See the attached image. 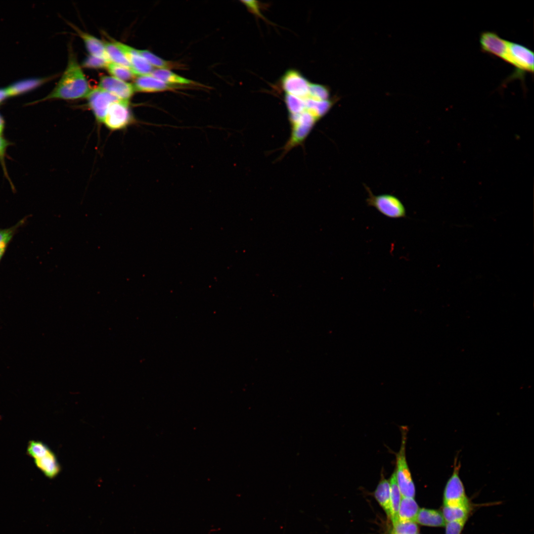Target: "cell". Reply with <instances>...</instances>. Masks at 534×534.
<instances>
[{
    "label": "cell",
    "mask_w": 534,
    "mask_h": 534,
    "mask_svg": "<svg viewBox=\"0 0 534 534\" xmlns=\"http://www.w3.org/2000/svg\"><path fill=\"white\" fill-rule=\"evenodd\" d=\"M241 2L246 6L249 10L256 16L265 19L261 11V6L258 1L242 0Z\"/></svg>",
    "instance_id": "cell-35"
},
{
    "label": "cell",
    "mask_w": 534,
    "mask_h": 534,
    "mask_svg": "<svg viewBox=\"0 0 534 534\" xmlns=\"http://www.w3.org/2000/svg\"><path fill=\"white\" fill-rule=\"evenodd\" d=\"M419 529L417 524L412 521H398L393 524L391 534H417Z\"/></svg>",
    "instance_id": "cell-31"
},
{
    "label": "cell",
    "mask_w": 534,
    "mask_h": 534,
    "mask_svg": "<svg viewBox=\"0 0 534 534\" xmlns=\"http://www.w3.org/2000/svg\"><path fill=\"white\" fill-rule=\"evenodd\" d=\"M467 520H461L446 522L445 534H461Z\"/></svg>",
    "instance_id": "cell-34"
},
{
    "label": "cell",
    "mask_w": 534,
    "mask_h": 534,
    "mask_svg": "<svg viewBox=\"0 0 534 534\" xmlns=\"http://www.w3.org/2000/svg\"><path fill=\"white\" fill-rule=\"evenodd\" d=\"M292 133L285 151H288L303 142L318 119L306 110L298 114H289Z\"/></svg>",
    "instance_id": "cell-6"
},
{
    "label": "cell",
    "mask_w": 534,
    "mask_h": 534,
    "mask_svg": "<svg viewBox=\"0 0 534 534\" xmlns=\"http://www.w3.org/2000/svg\"><path fill=\"white\" fill-rule=\"evenodd\" d=\"M8 97L6 88L0 89V104Z\"/></svg>",
    "instance_id": "cell-36"
},
{
    "label": "cell",
    "mask_w": 534,
    "mask_h": 534,
    "mask_svg": "<svg viewBox=\"0 0 534 534\" xmlns=\"http://www.w3.org/2000/svg\"><path fill=\"white\" fill-rule=\"evenodd\" d=\"M135 91L156 92L171 90L178 87L166 84L150 74L138 76L133 84Z\"/></svg>",
    "instance_id": "cell-13"
},
{
    "label": "cell",
    "mask_w": 534,
    "mask_h": 534,
    "mask_svg": "<svg viewBox=\"0 0 534 534\" xmlns=\"http://www.w3.org/2000/svg\"><path fill=\"white\" fill-rule=\"evenodd\" d=\"M508 62L516 68L515 76H522L525 73L534 72V54L529 48L520 44L508 42Z\"/></svg>",
    "instance_id": "cell-7"
},
{
    "label": "cell",
    "mask_w": 534,
    "mask_h": 534,
    "mask_svg": "<svg viewBox=\"0 0 534 534\" xmlns=\"http://www.w3.org/2000/svg\"><path fill=\"white\" fill-rule=\"evenodd\" d=\"M150 75L166 84L171 85H190L193 83L192 81L180 76L168 69H154Z\"/></svg>",
    "instance_id": "cell-24"
},
{
    "label": "cell",
    "mask_w": 534,
    "mask_h": 534,
    "mask_svg": "<svg viewBox=\"0 0 534 534\" xmlns=\"http://www.w3.org/2000/svg\"><path fill=\"white\" fill-rule=\"evenodd\" d=\"M4 127H5L4 120L3 117H2V116L0 114V135H2L3 132V131L4 130Z\"/></svg>",
    "instance_id": "cell-37"
},
{
    "label": "cell",
    "mask_w": 534,
    "mask_h": 534,
    "mask_svg": "<svg viewBox=\"0 0 534 534\" xmlns=\"http://www.w3.org/2000/svg\"><path fill=\"white\" fill-rule=\"evenodd\" d=\"M90 90L75 55L70 51L67 67L56 86L47 95L35 102L52 99H77L86 97Z\"/></svg>",
    "instance_id": "cell-1"
},
{
    "label": "cell",
    "mask_w": 534,
    "mask_h": 534,
    "mask_svg": "<svg viewBox=\"0 0 534 534\" xmlns=\"http://www.w3.org/2000/svg\"><path fill=\"white\" fill-rule=\"evenodd\" d=\"M86 97L88 106L99 125L102 124L110 105L114 101L120 100L115 96L99 88L91 89Z\"/></svg>",
    "instance_id": "cell-8"
},
{
    "label": "cell",
    "mask_w": 534,
    "mask_h": 534,
    "mask_svg": "<svg viewBox=\"0 0 534 534\" xmlns=\"http://www.w3.org/2000/svg\"><path fill=\"white\" fill-rule=\"evenodd\" d=\"M33 460L35 466L48 479L55 478L61 472V466L52 451L42 458Z\"/></svg>",
    "instance_id": "cell-15"
},
{
    "label": "cell",
    "mask_w": 534,
    "mask_h": 534,
    "mask_svg": "<svg viewBox=\"0 0 534 534\" xmlns=\"http://www.w3.org/2000/svg\"></svg>",
    "instance_id": "cell-38"
},
{
    "label": "cell",
    "mask_w": 534,
    "mask_h": 534,
    "mask_svg": "<svg viewBox=\"0 0 534 534\" xmlns=\"http://www.w3.org/2000/svg\"><path fill=\"white\" fill-rule=\"evenodd\" d=\"M460 462L454 460L452 473L447 481L443 492V505H469L464 486L460 476Z\"/></svg>",
    "instance_id": "cell-5"
},
{
    "label": "cell",
    "mask_w": 534,
    "mask_h": 534,
    "mask_svg": "<svg viewBox=\"0 0 534 534\" xmlns=\"http://www.w3.org/2000/svg\"><path fill=\"white\" fill-rule=\"evenodd\" d=\"M340 99L335 96L326 100H316L310 98L305 99L306 110L318 120L325 116Z\"/></svg>",
    "instance_id": "cell-17"
},
{
    "label": "cell",
    "mask_w": 534,
    "mask_h": 534,
    "mask_svg": "<svg viewBox=\"0 0 534 534\" xmlns=\"http://www.w3.org/2000/svg\"><path fill=\"white\" fill-rule=\"evenodd\" d=\"M401 429V442L399 451L396 454V467L395 470L402 497L414 498L415 494V486L405 455L407 430L404 427H402Z\"/></svg>",
    "instance_id": "cell-3"
},
{
    "label": "cell",
    "mask_w": 534,
    "mask_h": 534,
    "mask_svg": "<svg viewBox=\"0 0 534 534\" xmlns=\"http://www.w3.org/2000/svg\"><path fill=\"white\" fill-rule=\"evenodd\" d=\"M471 510L469 505H443L442 514L445 523L467 520Z\"/></svg>",
    "instance_id": "cell-22"
},
{
    "label": "cell",
    "mask_w": 534,
    "mask_h": 534,
    "mask_svg": "<svg viewBox=\"0 0 534 534\" xmlns=\"http://www.w3.org/2000/svg\"><path fill=\"white\" fill-rule=\"evenodd\" d=\"M508 41L501 38L493 32H482L479 38L481 48L483 52L493 55L508 63L509 58Z\"/></svg>",
    "instance_id": "cell-10"
},
{
    "label": "cell",
    "mask_w": 534,
    "mask_h": 534,
    "mask_svg": "<svg viewBox=\"0 0 534 534\" xmlns=\"http://www.w3.org/2000/svg\"><path fill=\"white\" fill-rule=\"evenodd\" d=\"M374 495L388 516L391 515V498L390 483L383 474L374 492Z\"/></svg>",
    "instance_id": "cell-19"
},
{
    "label": "cell",
    "mask_w": 534,
    "mask_h": 534,
    "mask_svg": "<svg viewBox=\"0 0 534 534\" xmlns=\"http://www.w3.org/2000/svg\"><path fill=\"white\" fill-rule=\"evenodd\" d=\"M137 51L153 67L170 70L179 67L178 63L163 59L147 50L137 49Z\"/></svg>",
    "instance_id": "cell-26"
},
{
    "label": "cell",
    "mask_w": 534,
    "mask_h": 534,
    "mask_svg": "<svg viewBox=\"0 0 534 534\" xmlns=\"http://www.w3.org/2000/svg\"><path fill=\"white\" fill-rule=\"evenodd\" d=\"M10 144L11 143L9 141H8L6 139L4 138L2 135H0V163L3 171L5 177L11 183V181L8 177L5 164L6 152L7 148Z\"/></svg>",
    "instance_id": "cell-33"
},
{
    "label": "cell",
    "mask_w": 534,
    "mask_h": 534,
    "mask_svg": "<svg viewBox=\"0 0 534 534\" xmlns=\"http://www.w3.org/2000/svg\"><path fill=\"white\" fill-rule=\"evenodd\" d=\"M109 63L104 59L90 55L84 60L82 65L87 68L101 69L107 67Z\"/></svg>",
    "instance_id": "cell-32"
},
{
    "label": "cell",
    "mask_w": 534,
    "mask_h": 534,
    "mask_svg": "<svg viewBox=\"0 0 534 534\" xmlns=\"http://www.w3.org/2000/svg\"><path fill=\"white\" fill-rule=\"evenodd\" d=\"M113 42L126 56L131 64L132 71L135 76L151 74L153 70V67L140 54L137 49L115 40Z\"/></svg>",
    "instance_id": "cell-12"
},
{
    "label": "cell",
    "mask_w": 534,
    "mask_h": 534,
    "mask_svg": "<svg viewBox=\"0 0 534 534\" xmlns=\"http://www.w3.org/2000/svg\"><path fill=\"white\" fill-rule=\"evenodd\" d=\"M419 510V506L414 498L402 497L398 511V521L415 522Z\"/></svg>",
    "instance_id": "cell-20"
},
{
    "label": "cell",
    "mask_w": 534,
    "mask_h": 534,
    "mask_svg": "<svg viewBox=\"0 0 534 534\" xmlns=\"http://www.w3.org/2000/svg\"><path fill=\"white\" fill-rule=\"evenodd\" d=\"M390 487L391 515L393 524L398 521L399 508L402 497L397 483L395 470L392 473L389 480Z\"/></svg>",
    "instance_id": "cell-21"
},
{
    "label": "cell",
    "mask_w": 534,
    "mask_h": 534,
    "mask_svg": "<svg viewBox=\"0 0 534 534\" xmlns=\"http://www.w3.org/2000/svg\"><path fill=\"white\" fill-rule=\"evenodd\" d=\"M50 78H31L19 81L6 88L8 97L21 95L32 90L48 81Z\"/></svg>",
    "instance_id": "cell-16"
},
{
    "label": "cell",
    "mask_w": 534,
    "mask_h": 534,
    "mask_svg": "<svg viewBox=\"0 0 534 534\" xmlns=\"http://www.w3.org/2000/svg\"><path fill=\"white\" fill-rule=\"evenodd\" d=\"M135 122L130 101L120 99L110 105L102 124L110 131H118L126 129Z\"/></svg>",
    "instance_id": "cell-4"
},
{
    "label": "cell",
    "mask_w": 534,
    "mask_h": 534,
    "mask_svg": "<svg viewBox=\"0 0 534 534\" xmlns=\"http://www.w3.org/2000/svg\"><path fill=\"white\" fill-rule=\"evenodd\" d=\"M73 28L83 40L90 55L101 58L110 62L106 53L104 42L90 34L82 31L77 27Z\"/></svg>",
    "instance_id": "cell-14"
},
{
    "label": "cell",
    "mask_w": 534,
    "mask_h": 534,
    "mask_svg": "<svg viewBox=\"0 0 534 534\" xmlns=\"http://www.w3.org/2000/svg\"><path fill=\"white\" fill-rule=\"evenodd\" d=\"M51 451L46 444L40 441H29L26 448L27 455L33 460L42 458Z\"/></svg>",
    "instance_id": "cell-27"
},
{
    "label": "cell",
    "mask_w": 534,
    "mask_h": 534,
    "mask_svg": "<svg viewBox=\"0 0 534 534\" xmlns=\"http://www.w3.org/2000/svg\"><path fill=\"white\" fill-rule=\"evenodd\" d=\"M426 526L445 527V521L442 511L428 508L419 509L415 522Z\"/></svg>",
    "instance_id": "cell-18"
},
{
    "label": "cell",
    "mask_w": 534,
    "mask_h": 534,
    "mask_svg": "<svg viewBox=\"0 0 534 534\" xmlns=\"http://www.w3.org/2000/svg\"><path fill=\"white\" fill-rule=\"evenodd\" d=\"M106 68L113 77L125 82L135 76L131 70L112 62L109 63Z\"/></svg>",
    "instance_id": "cell-29"
},
{
    "label": "cell",
    "mask_w": 534,
    "mask_h": 534,
    "mask_svg": "<svg viewBox=\"0 0 534 534\" xmlns=\"http://www.w3.org/2000/svg\"><path fill=\"white\" fill-rule=\"evenodd\" d=\"M98 88L119 99L128 101H130L135 92L133 85L108 76H102L100 78Z\"/></svg>",
    "instance_id": "cell-11"
},
{
    "label": "cell",
    "mask_w": 534,
    "mask_h": 534,
    "mask_svg": "<svg viewBox=\"0 0 534 534\" xmlns=\"http://www.w3.org/2000/svg\"><path fill=\"white\" fill-rule=\"evenodd\" d=\"M364 187L368 195L365 200L368 206L374 208L390 219H398L406 217L405 207L396 196L388 193L375 195L368 186L364 185Z\"/></svg>",
    "instance_id": "cell-2"
},
{
    "label": "cell",
    "mask_w": 534,
    "mask_h": 534,
    "mask_svg": "<svg viewBox=\"0 0 534 534\" xmlns=\"http://www.w3.org/2000/svg\"><path fill=\"white\" fill-rule=\"evenodd\" d=\"M104 44L106 53L111 62L131 70V64L126 56L113 42H105Z\"/></svg>",
    "instance_id": "cell-25"
},
{
    "label": "cell",
    "mask_w": 534,
    "mask_h": 534,
    "mask_svg": "<svg viewBox=\"0 0 534 534\" xmlns=\"http://www.w3.org/2000/svg\"><path fill=\"white\" fill-rule=\"evenodd\" d=\"M284 101L289 114H298L306 110L305 99L286 93Z\"/></svg>",
    "instance_id": "cell-30"
},
{
    "label": "cell",
    "mask_w": 534,
    "mask_h": 534,
    "mask_svg": "<svg viewBox=\"0 0 534 534\" xmlns=\"http://www.w3.org/2000/svg\"><path fill=\"white\" fill-rule=\"evenodd\" d=\"M310 83L300 72L295 69L286 71L281 79V86L286 93L303 99L309 97Z\"/></svg>",
    "instance_id": "cell-9"
},
{
    "label": "cell",
    "mask_w": 534,
    "mask_h": 534,
    "mask_svg": "<svg viewBox=\"0 0 534 534\" xmlns=\"http://www.w3.org/2000/svg\"><path fill=\"white\" fill-rule=\"evenodd\" d=\"M330 88L325 85L310 83L309 97L316 100H326L331 98Z\"/></svg>",
    "instance_id": "cell-28"
},
{
    "label": "cell",
    "mask_w": 534,
    "mask_h": 534,
    "mask_svg": "<svg viewBox=\"0 0 534 534\" xmlns=\"http://www.w3.org/2000/svg\"><path fill=\"white\" fill-rule=\"evenodd\" d=\"M27 219V217L23 218L15 224L9 228H0V262L14 235L19 229L25 224Z\"/></svg>",
    "instance_id": "cell-23"
}]
</instances>
